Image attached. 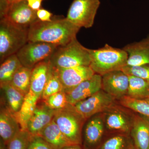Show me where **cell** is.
<instances>
[{
  "label": "cell",
  "instance_id": "obj_8",
  "mask_svg": "<svg viewBox=\"0 0 149 149\" xmlns=\"http://www.w3.org/2000/svg\"><path fill=\"white\" fill-rule=\"evenodd\" d=\"M37 11L29 6L27 0H22L10 3L3 18L10 24L20 29L28 30L29 27L39 20Z\"/></svg>",
  "mask_w": 149,
  "mask_h": 149
},
{
  "label": "cell",
  "instance_id": "obj_19",
  "mask_svg": "<svg viewBox=\"0 0 149 149\" xmlns=\"http://www.w3.org/2000/svg\"><path fill=\"white\" fill-rule=\"evenodd\" d=\"M21 130L20 125L13 115L6 108L1 109L0 113L1 140L7 145Z\"/></svg>",
  "mask_w": 149,
  "mask_h": 149
},
{
  "label": "cell",
  "instance_id": "obj_4",
  "mask_svg": "<svg viewBox=\"0 0 149 149\" xmlns=\"http://www.w3.org/2000/svg\"><path fill=\"white\" fill-rule=\"evenodd\" d=\"M28 42V30L15 27L4 19L0 20L1 63L16 54Z\"/></svg>",
  "mask_w": 149,
  "mask_h": 149
},
{
  "label": "cell",
  "instance_id": "obj_1",
  "mask_svg": "<svg viewBox=\"0 0 149 149\" xmlns=\"http://www.w3.org/2000/svg\"><path fill=\"white\" fill-rule=\"evenodd\" d=\"M80 29L66 18L53 19L50 22L39 19L28 29V42L64 45L76 38Z\"/></svg>",
  "mask_w": 149,
  "mask_h": 149
},
{
  "label": "cell",
  "instance_id": "obj_15",
  "mask_svg": "<svg viewBox=\"0 0 149 149\" xmlns=\"http://www.w3.org/2000/svg\"><path fill=\"white\" fill-rule=\"evenodd\" d=\"M130 134L135 149H149V118L135 115Z\"/></svg>",
  "mask_w": 149,
  "mask_h": 149
},
{
  "label": "cell",
  "instance_id": "obj_6",
  "mask_svg": "<svg viewBox=\"0 0 149 149\" xmlns=\"http://www.w3.org/2000/svg\"><path fill=\"white\" fill-rule=\"evenodd\" d=\"M100 4V0H74L66 18L80 28H90L94 24Z\"/></svg>",
  "mask_w": 149,
  "mask_h": 149
},
{
  "label": "cell",
  "instance_id": "obj_25",
  "mask_svg": "<svg viewBox=\"0 0 149 149\" xmlns=\"http://www.w3.org/2000/svg\"><path fill=\"white\" fill-rule=\"evenodd\" d=\"M32 70V68L22 66L14 74L10 83L24 95L30 90Z\"/></svg>",
  "mask_w": 149,
  "mask_h": 149
},
{
  "label": "cell",
  "instance_id": "obj_11",
  "mask_svg": "<svg viewBox=\"0 0 149 149\" xmlns=\"http://www.w3.org/2000/svg\"><path fill=\"white\" fill-rule=\"evenodd\" d=\"M129 87L128 75L122 70L111 71L102 76V89L116 100L127 95Z\"/></svg>",
  "mask_w": 149,
  "mask_h": 149
},
{
  "label": "cell",
  "instance_id": "obj_34",
  "mask_svg": "<svg viewBox=\"0 0 149 149\" xmlns=\"http://www.w3.org/2000/svg\"><path fill=\"white\" fill-rule=\"evenodd\" d=\"M10 3L8 0H0V19L3 18L6 13Z\"/></svg>",
  "mask_w": 149,
  "mask_h": 149
},
{
  "label": "cell",
  "instance_id": "obj_10",
  "mask_svg": "<svg viewBox=\"0 0 149 149\" xmlns=\"http://www.w3.org/2000/svg\"><path fill=\"white\" fill-rule=\"evenodd\" d=\"M114 98L101 90L88 98L79 102L74 106V109L85 119L104 112L116 103Z\"/></svg>",
  "mask_w": 149,
  "mask_h": 149
},
{
  "label": "cell",
  "instance_id": "obj_38",
  "mask_svg": "<svg viewBox=\"0 0 149 149\" xmlns=\"http://www.w3.org/2000/svg\"><path fill=\"white\" fill-rule=\"evenodd\" d=\"M148 99H149V96L148 98Z\"/></svg>",
  "mask_w": 149,
  "mask_h": 149
},
{
  "label": "cell",
  "instance_id": "obj_24",
  "mask_svg": "<svg viewBox=\"0 0 149 149\" xmlns=\"http://www.w3.org/2000/svg\"><path fill=\"white\" fill-rule=\"evenodd\" d=\"M129 87L127 96L137 99H148L149 82L140 77L128 75Z\"/></svg>",
  "mask_w": 149,
  "mask_h": 149
},
{
  "label": "cell",
  "instance_id": "obj_17",
  "mask_svg": "<svg viewBox=\"0 0 149 149\" xmlns=\"http://www.w3.org/2000/svg\"><path fill=\"white\" fill-rule=\"evenodd\" d=\"M52 68L47 59L39 63L32 68L29 91L40 98L49 78Z\"/></svg>",
  "mask_w": 149,
  "mask_h": 149
},
{
  "label": "cell",
  "instance_id": "obj_9",
  "mask_svg": "<svg viewBox=\"0 0 149 149\" xmlns=\"http://www.w3.org/2000/svg\"><path fill=\"white\" fill-rule=\"evenodd\" d=\"M124 108L122 105L114 104L102 113V116L108 129L128 135L133 126L135 115L129 113Z\"/></svg>",
  "mask_w": 149,
  "mask_h": 149
},
{
  "label": "cell",
  "instance_id": "obj_33",
  "mask_svg": "<svg viewBox=\"0 0 149 149\" xmlns=\"http://www.w3.org/2000/svg\"><path fill=\"white\" fill-rule=\"evenodd\" d=\"M37 16L39 19L43 22H50L52 20V14L49 11L40 8L37 11Z\"/></svg>",
  "mask_w": 149,
  "mask_h": 149
},
{
  "label": "cell",
  "instance_id": "obj_23",
  "mask_svg": "<svg viewBox=\"0 0 149 149\" xmlns=\"http://www.w3.org/2000/svg\"><path fill=\"white\" fill-rule=\"evenodd\" d=\"M0 85L10 83L14 74L22 66L16 54L7 58L1 63Z\"/></svg>",
  "mask_w": 149,
  "mask_h": 149
},
{
  "label": "cell",
  "instance_id": "obj_20",
  "mask_svg": "<svg viewBox=\"0 0 149 149\" xmlns=\"http://www.w3.org/2000/svg\"><path fill=\"white\" fill-rule=\"evenodd\" d=\"M54 149H61L70 145L56 122L53 120L38 134Z\"/></svg>",
  "mask_w": 149,
  "mask_h": 149
},
{
  "label": "cell",
  "instance_id": "obj_13",
  "mask_svg": "<svg viewBox=\"0 0 149 149\" xmlns=\"http://www.w3.org/2000/svg\"><path fill=\"white\" fill-rule=\"evenodd\" d=\"M102 89V76L95 74L89 79L66 93L68 102L74 106L79 102L88 98Z\"/></svg>",
  "mask_w": 149,
  "mask_h": 149
},
{
  "label": "cell",
  "instance_id": "obj_2",
  "mask_svg": "<svg viewBox=\"0 0 149 149\" xmlns=\"http://www.w3.org/2000/svg\"><path fill=\"white\" fill-rule=\"evenodd\" d=\"M90 66L95 74L102 75L111 71L121 70L127 65L128 54L123 49L106 44L97 49H89Z\"/></svg>",
  "mask_w": 149,
  "mask_h": 149
},
{
  "label": "cell",
  "instance_id": "obj_18",
  "mask_svg": "<svg viewBox=\"0 0 149 149\" xmlns=\"http://www.w3.org/2000/svg\"><path fill=\"white\" fill-rule=\"evenodd\" d=\"M105 127L102 115L97 114L90 118L84 131V143L87 148H92L100 142Z\"/></svg>",
  "mask_w": 149,
  "mask_h": 149
},
{
  "label": "cell",
  "instance_id": "obj_29",
  "mask_svg": "<svg viewBox=\"0 0 149 149\" xmlns=\"http://www.w3.org/2000/svg\"><path fill=\"white\" fill-rule=\"evenodd\" d=\"M48 107L55 110L63 109L70 104L68 102L66 93L64 91L56 93L44 100Z\"/></svg>",
  "mask_w": 149,
  "mask_h": 149
},
{
  "label": "cell",
  "instance_id": "obj_22",
  "mask_svg": "<svg viewBox=\"0 0 149 149\" xmlns=\"http://www.w3.org/2000/svg\"><path fill=\"white\" fill-rule=\"evenodd\" d=\"M1 89L3 96L5 108L13 115L20 110L25 95L10 83L1 85Z\"/></svg>",
  "mask_w": 149,
  "mask_h": 149
},
{
  "label": "cell",
  "instance_id": "obj_37",
  "mask_svg": "<svg viewBox=\"0 0 149 149\" xmlns=\"http://www.w3.org/2000/svg\"><path fill=\"white\" fill-rule=\"evenodd\" d=\"M22 1V0H8L9 3L14 2L17 1Z\"/></svg>",
  "mask_w": 149,
  "mask_h": 149
},
{
  "label": "cell",
  "instance_id": "obj_32",
  "mask_svg": "<svg viewBox=\"0 0 149 149\" xmlns=\"http://www.w3.org/2000/svg\"><path fill=\"white\" fill-rule=\"evenodd\" d=\"M27 149H54L40 136H32Z\"/></svg>",
  "mask_w": 149,
  "mask_h": 149
},
{
  "label": "cell",
  "instance_id": "obj_36",
  "mask_svg": "<svg viewBox=\"0 0 149 149\" xmlns=\"http://www.w3.org/2000/svg\"><path fill=\"white\" fill-rule=\"evenodd\" d=\"M61 149H82L80 145L70 144L68 146H65Z\"/></svg>",
  "mask_w": 149,
  "mask_h": 149
},
{
  "label": "cell",
  "instance_id": "obj_5",
  "mask_svg": "<svg viewBox=\"0 0 149 149\" xmlns=\"http://www.w3.org/2000/svg\"><path fill=\"white\" fill-rule=\"evenodd\" d=\"M53 120L70 144L81 145L82 126L85 119L73 106L56 110Z\"/></svg>",
  "mask_w": 149,
  "mask_h": 149
},
{
  "label": "cell",
  "instance_id": "obj_35",
  "mask_svg": "<svg viewBox=\"0 0 149 149\" xmlns=\"http://www.w3.org/2000/svg\"><path fill=\"white\" fill-rule=\"evenodd\" d=\"M43 0H27L28 5L32 9L37 11L41 8V4Z\"/></svg>",
  "mask_w": 149,
  "mask_h": 149
},
{
  "label": "cell",
  "instance_id": "obj_26",
  "mask_svg": "<svg viewBox=\"0 0 149 149\" xmlns=\"http://www.w3.org/2000/svg\"><path fill=\"white\" fill-rule=\"evenodd\" d=\"M122 106L149 118V99L133 98L126 95L119 100Z\"/></svg>",
  "mask_w": 149,
  "mask_h": 149
},
{
  "label": "cell",
  "instance_id": "obj_27",
  "mask_svg": "<svg viewBox=\"0 0 149 149\" xmlns=\"http://www.w3.org/2000/svg\"><path fill=\"white\" fill-rule=\"evenodd\" d=\"M128 135L120 134L107 140L100 149H136Z\"/></svg>",
  "mask_w": 149,
  "mask_h": 149
},
{
  "label": "cell",
  "instance_id": "obj_28",
  "mask_svg": "<svg viewBox=\"0 0 149 149\" xmlns=\"http://www.w3.org/2000/svg\"><path fill=\"white\" fill-rule=\"evenodd\" d=\"M63 91V87L61 81L55 70L52 67L49 76L41 98L44 100L52 95Z\"/></svg>",
  "mask_w": 149,
  "mask_h": 149
},
{
  "label": "cell",
  "instance_id": "obj_21",
  "mask_svg": "<svg viewBox=\"0 0 149 149\" xmlns=\"http://www.w3.org/2000/svg\"><path fill=\"white\" fill-rule=\"evenodd\" d=\"M40 98L29 91L20 110L13 115L20 125L22 130H27V124L34 113Z\"/></svg>",
  "mask_w": 149,
  "mask_h": 149
},
{
  "label": "cell",
  "instance_id": "obj_31",
  "mask_svg": "<svg viewBox=\"0 0 149 149\" xmlns=\"http://www.w3.org/2000/svg\"><path fill=\"white\" fill-rule=\"evenodd\" d=\"M121 70L127 75L140 77L149 82V64L137 66L126 65Z\"/></svg>",
  "mask_w": 149,
  "mask_h": 149
},
{
  "label": "cell",
  "instance_id": "obj_3",
  "mask_svg": "<svg viewBox=\"0 0 149 149\" xmlns=\"http://www.w3.org/2000/svg\"><path fill=\"white\" fill-rule=\"evenodd\" d=\"M54 68H70L90 66L89 49L83 47L75 38L69 43L57 47L49 59Z\"/></svg>",
  "mask_w": 149,
  "mask_h": 149
},
{
  "label": "cell",
  "instance_id": "obj_7",
  "mask_svg": "<svg viewBox=\"0 0 149 149\" xmlns=\"http://www.w3.org/2000/svg\"><path fill=\"white\" fill-rule=\"evenodd\" d=\"M58 46L43 42H30L16 54L22 66L32 68L36 65L49 59Z\"/></svg>",
  "mask_w": 149,
  "mask_h": 149
},
{
  "label": "cell",
  "instance_id": "obj_30",
  "mask_svg": "<svg viewBox=\"0 0 149 149\" xmlns=\"http://www.w3.org/2000/svg\"><path fill=\"white\" fill-rule=\"evenodd\" d=\"M32 135L27 130H21L7 145V149H27Z\"/></svg>",
  "mask_w": 149,
  "mask_h": 149
},
{
  "label": "cell",
  "instance_id": "obj_16",
  "mask_svg": "<svg viewBox=\"0 0 149 149\" xmlns=\"http://www.w3.org/2000/svg\"><path fill=\"white\" fill-rule=\"evenodd\" d=\"M123 49L128 54L126 65L137 66L149 64V36L139 42L128 44Z\"/></svg>",
  "mask_w": 149,
  "mask_h": 149
},
{
  "label": "cell",
  "instance_id": "obj_12",
  "mask_svg": "<svg viewBox=\"0 0 149 149\" xmlns=\"http://www.w3.org/2000/svg\"><path fill=\"white\" fill-rule=\"evenodd\" d=\"M53 68L61 81L65 93L71 91L95 74L90 66L70 68Z\"/></svg>",
  "mask_w": 149,
  "mask_h": 149
},
{
  "label": "cell",
  "instance_id": "obj_14",
  "mask_svg": "<svg viewBox=\"0 0 149 149\" xmlns=\"http://www.w3.org/2000/svg\"><path fill=\"white\" fill-rule=\"evenodd\" d=\"M56 111L48 107L45 102L37 104L27 124V130L32 136L38 135L46 125L53 120Z\"/></svg>",
  "mask_w": 149,
  "mask_h": 149
}]
</instances>
